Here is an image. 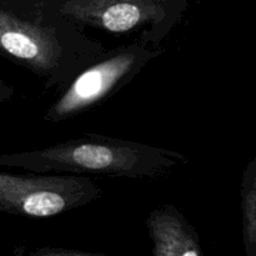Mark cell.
I'll return each mask as SVG.
<instances>
[{
    "mask_svg": "<svg viewBox=\"0 0 256 256\" xmlns=\"http://www.w3.org/2000/svg\"><path fill=\"white\" fill-rule=\"evenodd\" d=\"M105 50L60 14L56 0H0V56L32 72L48 89H64Z\"/></svg>",
    "mask_w": 256,
    "mask_h": 256,
    "instance_id": "cell-1",
    "label": "cell"
},
{
    "mask_svg": "<svg viewBox=\"0 0 256 256\" xmlns=\"http://www.w3.org/2000/svg\"><path fill=\"white\" fill-rule=\"evenodd\" d=\"M185 162V155L174 150L98 134L30 152L0 155V168L128 179H156Z\"/></svg>",
    "mask_w": 256,
    "mask_h": 256,
    "instance_id": "cell-2",
    "label": "cell"
},
{
    "mask_svg": "<svg viewBox=\"0 0 256 256\" xmlns=\"http://www.w3.org/2000/svg\"><path fill=\"white\" fill-rule=\"evenodd\" d=\"M162 52V46H154L142 40L105 50L62 89V94L48 108L44 120L60 122L92 110L126 86Z\"/></svg>",
    "mask_w": 256,
    "mask_h": 256,
    "instance_id": "cell-3",
    "label": "cell"
},
{
    "mask_svg": "<svg viewBox=\"0 0 256 256\" xmlns=\"http://www.w3.org/2000/svg\"><path fill=\"white\" fill-rule=\"evenodd\" d=\"M58 10L78 26L132 34L160 46L180 19L182 0H56Z\"/></svg>",
    "mask_w": 256,
    "mask_h": 256,
    "instance_id": "cell-4",
    "label": "cell"
},
{
    "mask_svg": "<svg viewBox=\"0 0 256 256\" xmlns=\"http://www.w3.org/2000/svg\"><path fill=\"white\" fill-rule=\"evenodd\" d=\"M100 196L102 188L90 178L0 172V212L52 218L90 204Z\"/></svg>",
    "mask_w": 256,
    "mask_h": 256,
    "instance_id": "cell-5",
    "label": "cell"
},
{
    "mask_svg": "<svg viewBox=\"0 0 256 256\" xmlns=\"http://www.w3.org/2000/svg\"><path fill=\"white\" fill-rule=\"evenodd\" d=\"M145 224L154 256H204L196 230L174 205L154 209Z\"/></svg>",
    "mask_w": 256,
    "mask_h": 256,
    "instance_id": "cell-6",
    "label": "cell"
},
{
    "mask_svg": "<svg viewBox=\"0 0 256 256\" xmlns=\"http://www.w3.org/2000/svg\"><path fill=\"white\" fill-rule=\"evenodd\" d=\"M242 240L246 256H256V156L248 162L240 184Z\"/></svg>",
    "mask_w": 256,
    "mask_h": 256,
    "instance_id": "cell-7",
    "label": "cell"
},
{
    "mask_svg": "<svg viewBox=\"0 0 256 256\" xmlns=\"http://www.w3.org/2000/svg\"><path fill=\"white\" fill-rule=\"evenodd\" d=\"M30 256H106L96 252H86L80 250L65 249V248H52L44 246L35 249L30 252Z\"/></svg>",
    "mask_w": 256,
    "mask_h": 256,
    "instance_id": "cell-8",
    "label": "cell"
},
{
    "mask_svg": "<svg viewBox=\"0 0 256 256\" xmlns=\"http://www.w3.org/2000/svg\"><path fill=\"white\" fill-rule=\"evenodd\" d=\"M14 95V88L0 78V104L10 100Z\"/></svg>",
    "mask_w": 256,
    "mask_h": 256,
    "instance_id": "cell-9",
    "label": "cell"
}]
</instances>
